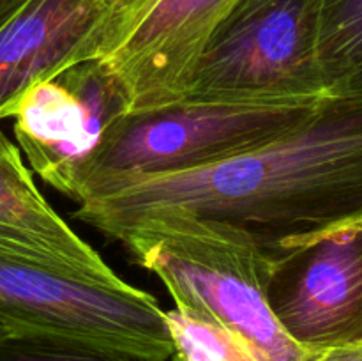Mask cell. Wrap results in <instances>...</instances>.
Returning <instances> with one entry per match:
<instances>
[{
  "label": "cell",
  "mask_w": 362,
  "mask_h": 361,
  "mask_svg": "<svg viewBox=\"0 0 362 361\" xmlns=\"http://www.w3.org/2000/svg\"><path fill=\"white\" fill-rule=\"evenodd\" d=\"M161 214L228 223L269 255L362 222V92L325 94L296 127L225 161L95 188L73 212L110 239Z\"/></svg>",
  "instance_id": "cell-1"
},
{
  "label": "cell",
  "mask_w": 362,
  "mask_h": 361,
  "mask_svg": "<svg viewBox=\"0 0 362 361\" xmlns=\"http://www.w3.org/2000/svg\"><path fill=\"white\" fill-rule=\"evenodd\" d=\"M168 290L175 310L219 326L258 361H304L269 304L272 258L246 232L216 219L161 214L113 237Z\"/></svg>",
  "instance_id": "cell-2"
},
{
  "label": "cell",
  "mask_w": 362,
  "mask_h": 361,
  "mask_svg": "<svg viewBox=\"0 0 362 361\" xmlns=\"http://www.w3.org/2000/svg\"><path fill=\"white\" fill-rule=\"evenodd\" d=\"M322 0H239L205 45L180 103L267 105L325 96Z\"/></svg>",
  "instance_id": "cell-3"
},
{
  "label": "cell",
  "mask_w": 362,
  "mask_h": 361,
  "mask_svg": "<svg viewBox=\"0 0 362 361\" xmlns=\"http://www.w3.org/2000/svg\"><path fill=\"white\" fill-rule=\"evenodd\" d=\"M322 98L267 105L177 103L126 113L88 163L76 204L113 180L189 172L262 147L303 122Z\"/></svg>",
  "instance_id": "cell-4"
},
{
  "label": "cell",
  "mask_w": 362,
  "mask_h": 361,
  "mask_svg": "<svg viewBox=\"0 0 362 361\" xmlns=\"http://www.w3.org/2000/svg\"><path fill=\"white\" fill-rule=\"evenodd\" d=\"M165 314L152 294L126 280L78 278L0 248V321L14 333L168 361L175 349Z\"/></svg>",
  "instance_id": "cell-5"
},
{
  "label": "cell",
  "mask_w": 362,
  "mask_h": 361,
  "mask_svg": "<svg viewBox=\"0 0 362 361\" xmlns=\"http://www.w3.org/2000/svg\"><path fill=\"white\" fill-rule=\"evenodd\" d=\"M239 0H117L95 60L124 91L129 113L184 99L194 66Z\"/></svg>",
  "instance_id": "cell-6"
},
{
  "label": "cell",
  "mask_w": 362,
  "mask_h": 361,
  "mask_svg": "<svg viewBox=\"0 0 362 361\" xmlns=\"http://www.w3.org/2000/svg\"><path fill=\"white\" fill-rule=\"evenodd\" d=\"M126 113L120 85L101 62L88 59L28 88L11 119L28 168L76 204L88 163Z\"/></svg>",
  "instance_id": "cell-7"
},
{
  "label": "cell",
  "mask_w": 362,
  "mask_h": 361,
  "mask_svg": "<svg viewBox=\"0 0 362 361\" xmlns=\"http://www.w3.org/2000/svg\"><path fill=\"white\" fill-rule=\"evenodd\" d=\"M267 297L303 349L362 343V222L271 255Z\"/></svg>",
  "instance_id": "cell-8"
},
{
  "label": "cell",
  "mask_w": 362,
  "mask_h": 361,
  "mask_svg": "<svg viewBox=\"0 0 362 361\" xmlns=\"http://www.w3.org/2000/svg\"><path fill=\"white\" fill-rule=\"evenodd\" d=\"M117 0H0V120L39 81L95 59Z\"/></svg>",
  "instance_id": "cell-9"
},
{
  "label": "cell",
  "mask_w": 362,
  "mask_h": 361,
  "mask_svg": "<svg viewBox=\"0 0 362 361\" xmlns=\"http://www.w3.org/2000/svg\"><path fill=\"white\" fill-rule=\"evenodd\" d=\"M0 248L53 269L105 283L124 282L39 191L20 147L0 130Z\"/></svg>",
  "instance_id": "cell-10"
},
{
  "label": "cell",
  "mask_w": 362,
  "mask_h": 361,
  "mask_svg": "<svg viewBox=\"0 0 362 361\" xmlns=\"http://www.w3.org/2000/svg\"><path fill=\"white\" fill-rule=\"evenodd\" d=\"M317 59L327 94L362 92V0H322Z\"/></svg>",
  "instance_id": "cell-11"
},
{
  "label": "cell",
  "mask_w": 362,
  "mask_h": 361,
  "mask_svg": "<svg viewBox=\"0 0 362 361\" xmlns=\"http://www.w3.org/2000/svg\"><path fill=\"white\" fill-rule=\"evenodd\" d=\"M166 328L173 349L184 361H258L237 336L200 319L166 310Z\"/></svg>",
  "instance_id": "cell-12"
},
{
  "label": "cell",
  "mask_w": 362,
  "mask_h": 361,
  "mask_svg": "<svg viewBox=\"0 0 362 361\" xmlns=\"http://www.w3.org/2000/svg\"><path fill=\"white\" fill-rule=\"evenodd\" d=\"M0 361H156L136 354L34 333L0 336Z\"/></svg>",
  "instance_id": "cell-13"
},
{
  "label": "cell",
  "mask_w": 362,
  "mask_h": 361,
  "mask_svg": "<svg viewBox=\"0 0 362 361\" xmlns=\"http://www.w3.org/2000/svg\"><path fill=\"white\" fill-rule=\"evenodd\" d=\"M304 361H362V343L306 350Z\"/></svg>",
  "instance_id": "cell-14"
},
{
  "label": "cell",
  "mask_w": 362,
  "mask_h": 361,
  "mask_svg": "<svg viewBox=\"0 0 362 361\" xmlns=\"http://www.w3.org/2000/svg\"><path fill=\"white\" fill-rule=\"evenodd\" d=\"M9 333H14L13 329H9L7 328L6 324H4L2 321H0V336H4V335H9Z\"/></svg>",
  "instance_id": "cell-15"
},
{
  "label": "cell",
  "mask_w": 362,
  "mask_h": 361,
  "mask_svg": "<svg viewBox=\"0 0 362 361\" xmlns=\"http://www.w3.org/2000/svg\"><path fill=\"white\" fill-rule=\"evenodd\" d=\"M168 361H184V360H182V357H180V356H179V354H173V356H172V357H170V360H168Z\"/></svg>",
  "instance_id": "cell-16"
}]
</instances>
